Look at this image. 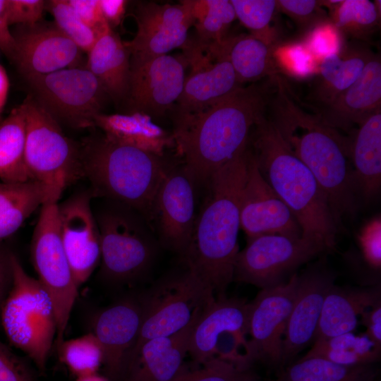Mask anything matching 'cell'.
<instances>
[{"mask_svg": "<svg viewBox=\"0 0 381 381\" xmlns=\"http://www.w3.org/2000/svg\"><path fill=\"white\" fill-rule=\"evenodd\" d=\"M350 133V159L360 196L367 201L378 193L381 186V109Z\"/></svg>", "mask_w": 381, "mask_h": 381, "instance_id": "f1b7e54d", "label": "cell"}, {"mask_svg": "<svg viewBox=\"0 0 381 381\" xmlns=\"http://www.w3.org/2000/svg\"><path fill=\"white\" fill-rule=\"evenodd\" d=\"M94 123L108 138L159 157H164L167 149L175 147L172 133L145 114L102 112L95 116Z\"/></svg>", "mask_w": 381, "mask_h": 381, "instance_id": "83f0119b", "label": "cell"}, {"mask_svg": "<svg viewBox=\"0 0 381 381\" xmlns=\"http://www.w3.org/2000/svg\"><path fill=\"white\" fill-rule=\"evenodd\" d=\"M93 199L89 188L57 204L61 241L78 288L90 278L101 260Z\"/></svg>", "mask_w": 381, "mask_h": 381, "instance_id": "2e32d148", "label": "cell"}, {"mask_svg": "<svg viewBox=\"0 0 381 381\" xmlns=\"http://www.w3.org/2000/svg\"><path fill=\"white\" fill-rule=\"evenodd\" d=\"M12 254L0 243V311L12 284Z\"/></svg>", "mask_w": 381, "mask_h": 381, "instance_id": "681fc988", "label": "cell"}, {"mask_svg": "<svg viewBox=\"0 0 381 381\" xmlns=\"http://www.w3.org/2000/svg\"><path fill=\"white\" fill-rule=\"evenodd\" d=\"M32 96L59 123L71 128L95 126L107 96L96 77L84 67L68 68L25 78Z\"/></svg>", "mask_w": 381, "mask_h": 381, "instance_id": "7c38bea8", "label": "cell"}, {"mask_svg": "<svg viewBox=\"0 0 381 381\" xmlns=\"http://www.w3.org/2000/svg\"><path fill=\"white\" fill-rule=\"evenodd\" d=\"M7 11V0H0V49L11 59H13L16 41L10 30Z\"/></svg>", "mask_w": 381, "mask_h": 381, "instance_id": "c3c4849f", "label": "cell"}, {"mask_svg": "<svg viewBox=\"0 0 381 381\" xmlns=\"http://www.w3.org/2000/svg\"><path fill=\"white\" fill-rule=\"evenodd\" d=\"M200 315L179 332L143 344L126 364L121 380L172 381L185 368L189 339Z\"/></svg>", "mask_w": 381, "mask_h": 381, "instance_id": "603a6c76", "label": "cell"}, {"mask_svg": "<svg viewBox=\"0 0 381 381\" xmlns=\"http://www.w3.org/2000/svg\"><path fill=\"white\" fill-rule=\"evenodd\" d=\"M99 4L104 20L112 28L118 26L125 14L128 1L125 0H99Z\"/></svg>", "mask_w": 381, "mask_h": 381, "instance_id": "f907efd6", "label": "cell"}, {"mask_svg": "<svg viewBox=\"0 0 381 381\" xmlns=\"http://www.w3.org/2000/svg\"><path fill=\"white\" fill-rule=\"evenodd\" d=\"M57 349L60 361L76 378L97 373L103 364L102 347L92 332L64 339Z\"/></svg>", "mask_w": 381, "mask_h": 381, "instance_id": "74e56055", "label": "cell"}, {"mask_svg": "<svg viewBox=\"0 0 381 381\" xmlns=\"http://www.w3.org/2000/svg\"><path fill=\"white\" fill-rule=\"evenodd\" d=\"M142 296H128L98 313L92 333L102 347L108 376L121 380L127 359L136 342L142 324Z\"/></svg>", "mask_w": 381, "mask_h": 381, "instance_id": "44dd1931", "label": "cell"}, {"mask_svg": "<svg viewBox=\"0 0 381 381\" xmlns=\"http://www.w3.org/2000/svg\"><path fill=\"white\" fill-rule=\"evenodd\" d=\"M187 66L183 55L131 60L127 113L140 112L153 119L173 109L183 90Z\"/></svg>", "mask_w": 381, "mask_h": 381, "instance_id": "9a60e30c", "label": "cell"}, {"mask_svg": "<svg viewBox=\"0 0 381 381\" xmlns=\"http://www.w3.org/2000/svg\"><path fill=\"white\" fill-rule=\"evenodd\" d=\"M46 9L42 0H7L10 25H32L40 22Z\"/></svg>", "mask_w": 381, "mask_h": 381, "instance_id": "ee69618b", "label": "cell"}, {"mask_svg": "<svg viewBox=\"0 0 381 381\" xmlns=\"http://www.w3.org/2000/svg\"><path fill=\"white\" fill-rule=\"evenodd\" d=\"M327 251L323 241L314 237L266 234L248 238L246 246L236 255L234 280L260 289L272 287L285 282L287 275Z\"/></svg>", "mask_w": 381, "mask_h": 381, "instance_id": "8fae6325", "label": "cell"}, {"mask_svg": "<svg viewBox=\"0 0 381 381\" xmlns=\"http://www.w3.org/2000/svg\"><path fill=\"white\" fill-rule=\"evenodd\" d=\"M75 13L90 27L100 30L107 23L102 16L99 0H67Z\"/></svg>", "mask_w": 381, "mask_h": 381, "instance_id": "bcb514c9", "label": "cell"}, {"mask_svg": "<svg viewBox=\"0 0 381 381\" xmlns=\"http://www.w3.org/2000/svg\"><path fill=\"white\" fill-rule=\"evenodd\" d=\"M0 381H35L26 364L1 341Z\"/></svg>", "mask_w": 381, "mask_h": 381, "instance_id": "f6af8a7d", "label": "cell"}, {"mask_svg": "<svg viewBox=\"0 0 381 381\" xmlns=\"http://www.w3.org/2000/svg\"><path fill=\"white\" fill-rule=\"evenodd\" d=\"M254 381H260V380L258 379V380H254Z\"/></svg>", "mask_w": 381, "mask_h": 381, "instance_id": "11a10c76", "label": "cell"}, {"mask_svg": "<svg viewBox=\"0 0 381 381\" xmlns=\"http://www.w3.org/2000/svg\"><path fill=\"white\" fill-rule=\"evenodd\" d=\"M25 117L20 104L0 123L1 181L18 183L30 180L25 164Z\"/></svg>", "mask_w": 381, "mask_h": 381, "instance_id": "d6a6232c", "label": "cell"}, {"mask_svg": "<svg viewBox=\"0 0 381 381\" xmlns=\"http://www.w3.org/2000/svg\"><path fill=\"white\" fill-rule=\"evenodd\" d=\"M381 303L380 286H339L329 290L323 303L314 341L352 332L358 318L368 309Z\"/></svg>", "mask_w": 381, "mask_h": 381, "instance_id": "484cf974", "label": "cell"}, {"mask_svg": "<svg viewBox=\"0 0 381 381\" xmlns=\"http://www.w3.org/2000/svg\"><path fill=\"white\" fill-rule=\"evenodd\" d=\"M207 50L213 56L224 57L230 62L241 85L275 73L270 42L251 34L227 37Z\"/></svg>", "mask_w": 381, "mask_h": 381, "instance_id": "f546056e", "label": "cell"}, {"mask_svg": "<svg viewBox=\"0 0 381 381\" xmlns=\"http://www.w3.org/2000/svg\"><path fill=\"white\" fill-rule=\"evenodd\" d=\"M275 78L241 86L195 114L174 120L172 133L181 161L198 185L245 149L257 123L265 115Z\"/></svg>", "mask_w": 381, "mask_h": 381, "instance_id": "7a4b0ae2", "label": "cell"}, {"mask_svg": "<svg viewBox=\"0 0 381 381\" xmlns=\"http://www.w3.org/2000/svg\"><path fill=\"white\" fill-rule=\"evenodd\" d=\"M381 349L364 333L348 332L314 341L302 358L317 357L346 366L375 365L380 359Z\"/></svg>", "mask_w": 381, "mask_h": 381, "instance_id": "836d02e7", "label": "cell"}, {"mask_svg": "<svg viewBox=\"0 0 381 381\" xmlns=\"http://www.w3.org/2000/svg\"><path fill=\"white\" fill-rule=\"evenodd\" d=\"M278 9L286 14L302 29L310 28L325 20L322 1L315 0H279Z\"/></svg>", "mask_w": 381, "mask_h": 381, "instance_id": "b9f144b4", "label": "cell"}, {"mask_svg": "<svg viewBox=\"0 0 381 381\" xmlns=\"http://www.w3.org/2000/svg\"><path fill=\"white\" fill-rule=\"evenodd\" d=\"M334 8V25L344 33L365 39L375 31L380 23V8L369 0L325 1Z\"/></svg>", "mask_w": 381, "mask_h": 381, "instance_id": "8d00e7d4", "label": "cell"}, {"mask_svg": "<svg viewBox=\"0 0 381 381\" xmlns=\"http://www.w3.org/2000/svg\"><path fill=\"white\" fill-rule=\"evenodd\" d=\"M46 8L54 18L58 29L71 40L82 52L87 53L95 43L99 30H95L75 13L67 0H51Z\"/></svg>", "mask_w": 381, "mask_h": 381, "instance_id": "f35d334b", "label": "cell"}, {"mask_svg": "<svg viewBox=\"0 0 381 381\" xmlns=\"http://www.w3.org/2000/svg\"><path fill=\"white\" fill-rule=\"evenodd\" d=\"M214 298V294L187 270L159 282L142 296V324L126 364L146 341L169 337L185 328Z\"/></svg>", "mask_w": 381, "mask_h": 381, "instance_id": "30bf717a", "label": "cell"}, {"mask_svg": "<svg viewBox=\"0 0 381 381\" xmlns=\"http://www.w3.org/2000/svg\"><path fill=\"white\" fill-rule=\"evenodd\" d=\"M240 227L248 238L266 234L302 236L291 212L261 174L248 145L246 175L240 199Z\"/></svg>", "mask_w": 381, "mask_h": 381, "instance_id": "e0dca14e", "label": "cell"}, {"mask_svg": "<svg viewBox=\"0 0 381 381\" xmlns=\"http://www.w3.org/2000/svg\"><path fill=\"white\" fill-rule=\"evenodd\" d=\"M247 156L248 145L205 183L207 194L196 215L188 247L181 257L186 270L217 296L224 295L234 281Z\"/></svg>", "mask_w": 381, "mask_h": 381, "instance_id": "3957f363", "label": "cell"}, {"mask_svg": "<svg viewBox=\"0 0 381 381\" xmlns=\"http://www.w3.org/2000/svg\"><path fill=\"white\" fill-rule=\"evenodd\" d=\"M258 377L250 370L213 358L202 367L193 370L184 369L172 381H254Z\"/></svg>", "mask_w": 381, "mask_h": 381, "instance_id": "60d3db41", "label": "cell"}, {"mask_svg": "<svg viewBox=\"0 0 381 381\" xmlns=\"http://www.w3.org/2000/svg\"><path fill=\"white\" fill-rule=\"evenodd\" d=\"M297 283L294 273L286 282L261 289L249 303L247 334L253 363L260 361L278 370L282 368L284 335Z\"/></svg>", "mask_w": 381, "mask_h": 381, "instance_id": "5bb4252c", "label": "cell"}, {"mask_svg": "<svg viewBox=\"0 0 381 381\" xmlns=\"http://www.w3.org/2000/svg\"><path fill=\"white\" fill-rule=\"evenodd\" d=\"M193 19L196 39L192 42L199 48L222 42L236 18L231 0H186Z\"/></svg>", "mask_w": 381, "mask_h": 381, "instance_id": "e575fe53", "label": "cell"}, {"mask_svg": "<svg viewBox=\"0 0 381 381\" xmlns=\"http://www.w3.org/2000/svg\"><path fill=\"white\" fill-rule=\"evenodd\" d=\"M378 374V370L374 367L373 365L355 381H377Z\"/></svg>", "mask_w": 381, "mask_h": 381, "instance_id": "f5cc1de1", "label": "cell"}, {"mask_svg": "<svg viewBox=\"0 0 381 381\" xmlns=\"http://www.w3.org/2000/svg\"><path fill=\"white\" fill-rule=\"evenodd\" d=\"M192 72L186 77L182 92L175 106L174 119L197 114L232 94L242 85L230 62L194 52L187 56Z\"/></svg>", "mask_w": 381, "mask_h": 381, "instance_id": "7402d4cb", "label": "cell"}, {"mask_svg": "<svg viewBox=\"0 0 381 381\" xmlns=\"http://www.w3.org/2000/svg\"><path fill=\"white\" fill-rule=\"evenodd\" d=\"M79 151L83 178L88 180L93 198L133 208L152 228L155 198L172 162L115 142L103 133L85 139Z\"/></svg>", "mask_w": 381, "mask_h": 381, "instance_id": "5b68a950", "label": "cell"}, {"mask_svg": "<svg viewBox=\"0 0 381 381\" xmlns=\"http://www.w3.org/2000/svg\"><path fill=\"white\" fill-rule=\"evenodd\" d=\"M250 133L258 167L298 223L302 236L318 238L335 248L338 227L327 200L309 169L291 150L265 115Z\"/></svg>", "mask_w": 381, "mask_h": 381, "instance_id": "277c9868", "label": "cell"}, {"mask_svg": "<svg viewBox=\"0 0 381 381\" xmlns=\"http://www.w3.org/2000/svg\"><path fill=\"white\" fill-rule=\"evenodd\" d=\"M11 263L12 284L0 311L2 327L11 344L43 371L57 333L53 303L13 253Z\"/></svg>", "mask_w": 381, "mask_h": 381, "instance_id": "52a82bcc", "label": "cell"}, {"mask_svg": "<svg viewBox=\"0 0 381 381\" xmlns=\"http://www.w3.org/2000/svg\"><path fill=\"white\" fill-rule=\"evenodd\" d=\"M13 60L25 78L80 67L82 51L55 24L20 25Z\"/></svg>", "mask_w": 381, "mask_h": 381, "instance_id": "ffe728a7", "label": "cell"}, {"mask_svg": "<svg viewBox=\"0 0 381 381\" xmlns=\"http://www.w3.org/2000/svg\"><path fill=\"white\" fill-rule=\"evenodd\" d=\"M372 365L346 366L321 358H301L278 370L274 381H355Z\"/></svg>", "mask_w": 381, "mask_h": 381, "instance_id": "d590c367", "label": "cell"}, {"mask_svg": "<svg viewBox=\"0 0 381 381\" xmlns=\"http://www.w3.org/2000/svg\"><path fill=\"white\" fill-rule=\"evenodd\" d=\"M236 18L248 30L251 35L268 42L270 24L278 9L276 0H231Z\"/></svg>", "mask_w": 381, "mask_h": 381, "instance_id": "ab89813d", "label": "cell"}, {"mask_svg": "<svg viewBox=\"0 0 381 381\" xmlns=\"http://www.w3.org/2000/svg\"><path fill=\"white\" fill-rule=\"evenodd\" d=\"M57 204L47 202L41 206L31 239L30 257L37 280L53 303L58 347L64 340L78 288L61 241Z\"/></svg>", "mask_w": 381, "mask_h": 381, "instance_id": "9c48e42d", "label": "cell"}, {"mask_svg": "<svg viewBox=\"0 0 381 381\" xmlns=\"http://www.w3.org/2000/svg\"><path fill=\"white\" fill-rule=\"evenodd\" d=\"M361 316V323L366 328L365 334L381 349V303L368 309Z\"/></svg>", "mask_w": 381, "mask_h": 381, "instance_id": "7dc6e473", "label": "cell"}, {"mask_svg": "<svg viewBox=\"0 0 381 381\" xmlns=\"http://www.w3.org/2000/svg\"><path fill=\"white\" fill-rule=\"evenodd\" d=\"M336 277L326 260L298 274L295 299L283 339L282 368L314 340L325 298Z\"/></svg>", "mask_w": 381, "mask_h": 381, "instance_id": "d6986e66", "label": "cell"}, {"mask_svg": "<svg viewBox=\"0 0 381 381\" xmlns=\"http://www.w3.org/2000/svg\"><path fill=\"white\" fill-rule=\"evenodd\" d=\"M99 199L101 202L92 206L100 235L98 274L111 284L134 283L150 271L159 242L148 222L136 210L115 201Z\"/></svg>", "mask_w": 381, "mask_h": 381, "instance_id": "8992f818", "label": "cell"}, {"mask_svg": "<svg viewBox=\"0 0 381 381\" xmlns=\"http://www.w3.org/2000/svg\"><path fill=\"white\" fill-rule=\"evenodd\" d=\"M198 186L181 161L172 163L154 201L151 226L157 231L158 242L181 258L188 247L193 231Z\"/></svg>", "mask_w": 381, "mask_h": 381, "instance_id": "4fadbf2b", "label": "cell"}, {"mask_svg": "<svg viewBox=\"0 0 381 381\" xmlns=\"http://www.w3.org/2000/svg\"><path fill=\"white\" fill-rule=\"evenodd\" d=\"M268 107L269 119L315 178L339 229L344 217L355 213L360 197L349 138L305 110L281 78H276Z\"/></svg>", "mask_w": 381, "mask_h": 381, "instance_id": "6da1fadb", "label": "cell"}, {"mask_svg": "<svg viewBox=\"0 0 381 381\" xmlns=\"http://www.w3.org/2000/svg\"><path fill=\"white\" fill-rule=\"evenodd\" d=\"M48 201L44 186L35 180H0V243L13 235L24 222Z\"/></svg>", "mask_w": 381, "mask_h": 381, "instance_id": "1f68e13d", "label": "cell"}, {"mask_svg": "<svg viewBox=\"0 0 381 381\" xmlns=\"http://www.w3.org/2000/svg\"><path fill=\"white\" fill-rule=\"evenodd\" d=\"M249 303L225 295L217 296L202 311L192 330L188 353L202 365L213 358L219 335L226 332L248 334Z\"/></svg>", "mask_w": 381, "mask_h": 381, "instance_id": "d4e9b609", "label": "cell"}, {"mask_svg": "<svg viewBox=\"0 0 381 381\" xmlns=\"http://www.w3.org/2000/svg\"><path fill=\"white\" fill-rule=\"evenodd\" d=\"M381 109V60L373 54L361 75L332 102L325 107L322 119L329 126L350 133L370 115Z\"/></svg>", "mask_w": 381, "mask_h": 381, "instance_id": "cb8c5ba5", "label": "cell"}, {"mask_svg": "<svg viewBox=\"0 0 381 381\" xmlns=\"http://www.w3.org/2000/svg\"><path fill=\"white\" fill-rule=\"evenodd\" d=\"M75 381H108V380L97 373H95L87 376L78 377Z\"/></svg>", "mask_w": 381, "mask_h": 381, "instance_id": "db71d44e", "label": "cell"}, {"mask_svg": "<svg viewBox=\"0 0 381 381\" xmlns=\"http://www.w3.org/2000/svg\"><path fill=\"white\" fill-rule=\"evenodd\" d=\"M9 80L4 68L0 65V118L7 99Z\"/></svg>", "mask_w": 381, "mask_h": 381, "instance_id": "816d5d0a", "label": "cell"}, {"mask_svg": "<svg viewBox=\"0 0 381 381\" xmlns=\"http://www.w3.org/2000/svg\"><path fill=\"white\" fill-rule=\"evenodd\" d=\"M137 32L125 42L131 60H144L168 54L183 47L193 19L186 0L178 4L142 3L135 11Z\"/></svg>", "mask_w": 381, "mask_h": 381, "instance_id": "ac0fdd59", "label": "cell"}, {"mask_svg": "<svg viewBox=\"0 0 381 381\" xmlns=\"http://www.w3.org/2000/svg\"><path fill=\"white\" fill-rule=\"evenodd\" d=\"M25 117V164L32 180L42 183L48 201L59 202L63 192L83 178L79 145L63 133L59 123L32 95L21 104Z\"/></svg>", "mask_w": 381, "mask_h": 381, "instance_id": "ba28073f", "label": "cell"}, {"mask_svg": "<svg viewBox=\"0 0 381 381\" xmlns=\"http://www.w3.org/2000/svg\"><path fill=\"white\" fill-rule=\"evenodd\" d=\"M373 54L366 48L349 47L325 55L320 66L318 99L325 107L332 102L357 80Z\"/></svg>", "mask_w": 381, "mask_h": 381, "instance_id": "4dcf8cb0", "label": "cell"}, {"mask_svg": "<svg viewBox=\"0 0 381 381\" xmlns=\"http://www.w3.org/2000/svg\"><path fill=\"white\" fill-rule=\"evenodd\" d=\"M115 102L126 99L131 74V54L119 35L107 23L87 52L85 66Z\"/></svg>", "mask_w": 381, "mask_h": 381, "instance_id": "4316f807", "label": "cell"}, {"mask_svg": "<svg viewBox=\"0 0 381 381\" xmlns=\"http://www.w3.org/2000/svg\"><path fill=\"white\" fill-rule=\"evenodd\" d=\"M361 254L365 263L371 269L381 267V219L376 217L369 220L358 235Z\"/></svg>", "mask_w": 381, "mask_h": 381, "instance_id": "7bdbcfd3", "label": "cell"}]
</instances>
